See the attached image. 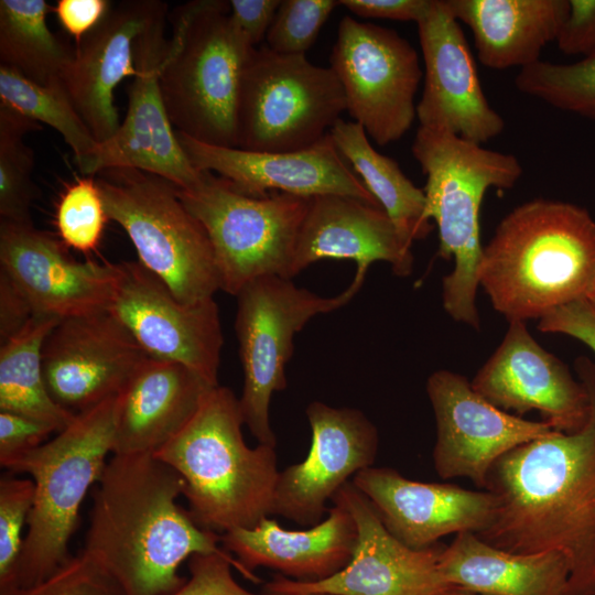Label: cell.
Returning a JSON list of instances; mask_svg holds the SVG:
<instances>
[{
	"label": "cell",
	"instance_id": "cell-1",
	"mask_svg": "<svg viewBox=\"0 0 595 595\" xmlns=\"http://www.w3.org/2000/svg\"><path fill=\"white\" fill-rule=\"evenodd\" d=\"M574 369L589 399L586 424L501 456L484 489L496 498L495 513L476 534L511 553H562L570 570L563 595H595V361L580 356Z\"/></svg>",
	"mask_w": 595,
	"mask_h": 595
},
{
	"label": "cell",
	"instance_id": "cell-2",
	"mask_svg": "<svg viewBox=\"0 0 595 595\" xmlns=\"http://www.w3.org/2000/svg\"><path fill=\"white\" fill-rule=\"evenodd\" d=\"M184 480L153 454L116 455L91 494L83 551L123 595H171L186 577L181 564L197 553H228L220 534L201 528L176 499Z\"/></svg>",
	"mask_w": 595,
	"mask_h": 595
},
{
	"label": "cell",
	"instance_id": "cell-3",
	"mask_svg": "<svg viewBox=\"0 0 595 595\" xmlns=\"http://www.w3.org/2000/svg\"><path fill=\"white\" fill-rule=\"evenodd\" d=\"M478 281L509 322L540 320L585 299L595 283V219L555 199L515 207L483 247Z\"/></svg>",
	"mask_w": 595,
	"mask_h": 595
},
{
	"label": "cell",
	"instance_id": "cell-4",
	"mask_svg": "<svg viewBox=\"0 0 595 595\" xmlns=\"http://www.w3.org/2000/svg\"><path fill=\"white\" fill-rule=\"evenodd\" d=\"M239 398L214 387L186 426L153 455L184 480L188 511L203 529L253 528L271 515L279 477L273 446L249 447Z\"/></svg>",
	"mask_w": 595,
	"mask_h": 595
},
{
	"label": "cell",
	"instance_id": "cell-5",
	"mask_svg": "<svg viewBox=\"0 0 595 595\" xmlns=\"http://www.w3.org/2000/svg\"><path fill=\"white\" fill-rule=\"evenodd\" d=\"M411 151L426 176L425 212L439 230L437 253L454 260L442 282L443 307L455 322L479 328L482 203L489 188H512L523 173L522 165L510 153L423 127L416 130Z\"/></svg>",
	"mask_w": 595,
	"mask_h": 595
},
{
	"label": "cell",
	"instance_id": "cell-6",
	"mask_svg": "<svg viewBox=\"0 0 595 595\" xmlns=\"http://www.w3.org/2000/svg\"><path fill=\"white\" fill-rule=\"evenodd\" d=\"M229 1L195 0L173 9L160 89L173 128L203 143L237 148V104L253 46L234 26Z\"/></svg>",
	"mask_w": 595,
	"mask_h": 595
},
{
	"label": "cell",
	"instance_id": "cell-7",
	"mask_svg": "<svg viewBox=\"0 0 595 595\" xmlns=\"http://www.w3.org/2000/svg\"><path fill=\"white\" fill-rule=\"evenodd\" d=\"M117 396L76 414L57 435L23 454L0 461L35 486L19 569L20 591L52 575L73 555L69 541L80 505L112 454Z\"/></svg>",
	"mask_w": 595,
	"mask_h": 595
},
{
	"label": "cell",
	"instance_id": "cell-8",
	"mask_svg": "<svg viewBox=\"0 0 595 595\" xmlns=\"http://www.w3.org/2000/svg\"><path fill=\"white\" fill-rule=\"evenodd\" d=\"M94 176L108 218L123 228L139 262L180 302L195 303L221 290L207 231L173 183L128 167L102 170Z\"/></svg>",
	"mask_w": 595,
	"mask_h": 595
},
{
	"label": "cell",
	"instance_id": "cell-9",
	"mask_svg": "<svg viewBox=\"0 0 595 595\" xmlns=\"http://www.w3.org/2000/svg\"><path fill=\"white\" fill-rule=\"evenodd\" d=\"M346 110L343 87L328 67L305 55H284L267 45L249 53L239 87L237 148L289 152L322 140Z\"/></svg>",
	"mask_w": 595,
	"mask_h": 595
},
{
	"label": "cell",
	"instance_id": "cell-10",
	"mask_svg": "<svg viewBox=\"0 0 595 595\" xmlns=\"http://www.w3.org/2000/svg\"><path fill=\"white\" fill-rule=\"evenodd\" d=\"M176 191L207 231L223 291L236 296L246 284L266 275L292 279L309 197L281 192L250 196L212 172H203L195 187Z\"/></svg>",
	"mask_w": 595,
	"mask_h": 595
},
{
	"label": "cell",
	"instance_id": "cell-11",
	"mask_svg": "<svg viewBox=\"0 0 595 595\" xmlns=\"http://www.w3.org/2000/svg\"><path fill=\"white\" fill-rule=\"evenodd\" d=\"M367 271L357 267L350 285L331 298L278 275L257 278L236 295L235 331L244 371L239 405L244 423L259 444L275 447L270 403L273 392L288 386L285 365L294 349V335L312 317L346 305L360 290Z\"/></svg>",
	"mask_w": 595,
	"mask_h": 595
},
{
	"label": "cell",
	"instance_id": "cell-12",
	"mask_svg": "<svg viewBox=\"0 0 595 595\" xmlns=\"http://www.w3.org/2000/svg\"><path fill=\"white\" fill-rule=\"evenodd\" d=\"M329 62L343 87L346 110L377 144L398 141L410 130L423 71L407 39L392 29L345 15Z\"/></svg>",
	"mask_w": 595,
	"mask_h": 595
},
{
	"label": "cell",
	"instance_id": "cell-13",
	"mask_svg": "<svg viewBox=\"0 0 595 595\" xmlns=\"http://www.w3.org/2000/svg\"><path fill=\"white\" fill-rule=\"evenodd\" d=\"M167 4L137 36L133 45L136 73L128 89V109L115 134L97 143L78 166L86 176L107 169H138L155 174L181 190L201 183L197 171L182 149L165 110L160 89V67L167 47Z\"/></svg>",
	"mask_w": 595,
	"mask_h": 595
},
{
	"label": "cell",
	"instance_id": "cell-14",
	"mask_svg": "<svg viewBox=\"0 0 595 595\" xmlns=\"http://www.w3.org/2000/svg\"><path fill=\"white\" fill-rule=\"evenodd\" d=\"M356 522L358 539L350 562L318 582H299L275 574L262 591L274 595H439L452 587L439 566L444 547L412 549L393 537L369 499L351 482L333 497Z\"/></svg>",
	"mask_w": 595,
	"mask_h": 595
},
{
	"label": "cell",
	"instance_id": "cell-15",
	"mask_svg": "<svg viewBox=\"0 0 595 595\" xmlns=\"http://www.w3.org/2000/svg\"><path fill=\"white\" fill-rule=\"evenodd\" d=\"M119 267L110 310L148 356L182 364L218 386L224 337L214 298L182 303L139 261L120 262Z\"/></svg>",
	"mask_w": 595,
	"mask_h": 595
},
{
	"label": "cell",
	"instance_id": "cell-16",
	"mask_svg": "<svg viewBox=\"0 0 595 595\" xmlns=\"http://www.w3.org/2000/svg\"><path fill=\"white\" fill-rule=\"evenodd\" d=\"M436 441L435 472L442 479L468 478L485 489L493 465L511 450L555 431L506 412L477 393L464 376L441 369L426 381Z\"/></svg>",
	"mask_w": 595,
	"mask_h": 595
},
{
	"label": "cell",
	"instance_id": "cell-17",
	"mask_svg": "<svg viewBox=\"0 0 595 595\" xmlns=\"http://www.w3.org/2000/svg\"><path fill=\"white\" fill-rule=\"evenodd\" d=\"M148 358L110 307L61 320L42 348L47 390L75 414L117 396Z\"/></svg>",
	"mask_w": 595,
	"mask_h": 595
},
{
	"label": "cell",
	"instance_id": "cell-18",
	"mask_svg": "<svg viewBox=\"0 0 595 595\" xmlns=\"http://www.w3.org/2000/svg\"><path fill=\"white\" fill-rule=\"evenodd\" d=\"M423 58V90L416 104L420 127L443 130L483 144L505 129L489 105L461 23L446 0H431L416 23Z\"/></svg>",
	"mask_w": 595,
	"mask_h": 595
},
{
	"label": "cell",
	"instance_id": "cell-19",
	"mask_svg": "<svg viewBox=\"0 0 595 595\" xmlns=\"http://www.w3.org/2000/svg\"><path fill=\"white\" fill-rule=\"evenodd\" d=\"M305 413L312 431L309 454L279 473L271 515L312 527L323 520L327 501L349 478L374 465L379 437L358 409L313 401Z\"/></svg>",
	"mask_w": 595,
	"mask_h": 595
},
{
	"label": "cell",
	"instance_id": "cell-20",
	"mask_svg": "<svg viewBox=\"0 0 595 595\" xmlns=\"http://www.w3.org/2000/svg\"><path fill=\"white\" fill-rule=\"evenodd\" d=\"M473 389L495 407L522 415L538 411L553 430L574 433L589 416L584 385L569 367L544 349L526 322H509L494 354L470 381Z\"/></svg>",
	"mask_w": 595,
	"mask_h": 595
},
{
	"label": "cell",
	"instance_id": "cell-21",
	"mask_svg": "<svg viewBox=\"0 0 595 595\" xmlns=\"http://www.w3.org/2000/svg\"><path fill=\"white\" fill-rule=\"evenodd\" d=\"M0 270L19 288L35 315L61 320L111 306L119 263L78 262L33 224L0 221Z\"/></svg>",
	"mask_w": 595,
	"mask_h": 595
},
{
	"label": "cell",
	"instance_id": "cell-22",
	"mask_svg": "<svg viewBox=\"0 0 595 595\" xmlns=\"http://www.w3.org/2000/svg\"><path fill=\"white\" fill-rule=\"evenodd\" d=\"M176 136L197 171L217 173L244 194L266 196L281 192L301 197L335 194L380 207L346 164L329 133L310 148L289 152L248 151L203 143L178 131Z\"/></svg>",
	"mask_w": 595,
	"mask_h": 595
},
{
	"label": "cell",
	"instance_id": "cell-23",
	"mask_svg": "<svg viewBox=\"0 0 595 595\" xmlns=\"http://www.w3.org/2000/svg\"><path fill=\"white\" fill-rule=\"evenodd\" d=\"M350 482L369 499L388 531L416 550L447 534L478 533L496 509V498L487 490L416 482L389 467L364 468Z\"/></svg>",
	"mask_w": 595,
	"mask_h": 595
},
{
	"label": "cell",
	"instance_id": "cell-24",
	"mask_svg": "<svg viewBox=\"0 0 595 595\" xmlns=\"http://www.w3.org/2000/svg\"><path fill=\"white\" fill-rule=\"evenodd\" d=\"M162 4L156 0L111 4L102 20L76 43L61 80L98 143L111 138L120 126L115 88L134 76V41Z\"/></svg>",
	"mask_w": 595,
	"mask_h": 595
},
{
	"label": "cell",
	"instance_id": "cell-25",
	"mask_svg": "<svg viewBox=\"0 0 595 595\" xmlns=\"http://www.w3.org/2000/svg\"><path fill=\"white\" fill-rule=\"evenodd\" d=\"M325 258L350 259L366 269L386 261L399 277L409 275L413 268L411 248L381 207L335 194L309 197L291 278Z\"/></svg>",
	"mask_w": 595,
	"mask_h": 595
},
{
	"label": "cell",
	"instance_id": "cell-26",
	"mask_svg": "<svg viewBox=\"0 0 595 595\" xmlns=\"http://www.w3.org/2000/svg\"><path fill=\"white\" fill-rule=\"evenodd\" d=\"M358 539L354 517L333 500L327 517L304 530H285L263 518L253 528L220 534V545L250 572L269 567L299 582H318L343 570L351 560Z\"/></svg>",
	"mask_w": 595,
	"mask_h": 595
},
{
	"label": "cell",
	"instance_id": "cell-27",
	"mask_svg": "<svg viewBox=\"0 0 595 595\" xmlns=\"http://www.w3.org/2000/svg\"><path fill=\"white\" fill-rule=\"evenodd\" d=\"M214 387L182 364L149 357L118 393L112 454H154L186 426Z\"/></svg>",
	"mask_w": 595,
	"mask_h": 595
},
{
	"label": "cell",
	"instance_id": "cell-28",
	"mask_svg": "<svg viewBox=\"0 0 595 595\" xmlns=\"http://www.w3.org/2000/svg\"><path fill=\"white\" fill-rule=\"evenodd\" d=\"M470 30L479 62L491 69L528 67L556 42L570 0H446Z\"/></svg>",
	"mask_w": 595,
	"mask_h": 595
},
{
	"label": "cell",
	"instance_id": "cell-29",
	"mask_svg": "<svg viewBox=\"0 0 595 595\" xmlns=\"http://www.w3.org/2000/svg\"><path fill=\"white\" fill-rule=\"evenodd\" d=\"M439 566L451 586L482 595H563L570 574L558 551L511 553L474 532L456 534Z\"/></svg>",
	"mask_w": 595,
	"mask_h": 595
},
{
	"label": "cell",
	"instance_id": "cell-30",
	"mask_svg": "<svg viewBox=\"0 0 595 595\" xmlns=\"http://www.w3.org/2000/svg\"><path fill=\"white\" fill-rule=\"evenodd\" d=\"M329 134L403 242L411 248L415 240L424 239L433 229L425 212L424 191L405 176L397 161L374 149L359 123L339 119Z\"/></svg>",
	"mask_w": 595,
	"mask_h": 595
},
{
	"label": "cell",
	"instance_id": "cell-31",
	"mask_svg": "<svg viewBox=\"0 0 595 595\" xmlns=\"http://www.w3.org/2000/svg\"><path fill=\"white\" fill-rule=\"evenodd\" d=\"M60 321L58 317L34 315L0 347V411L45 422L57 433L76 416L54 401L43 372V344Z\"/></svg>",
	"mask_w": 595,
	"mask_h": 595
},
{
	"label": "cell",
	"instance_id": "cell-32",
	"mask_svg": "<svg viewBox=\"0 0 595 595\" xmlns=\"http://www.w3.org/2000/svg\"><path fill=\"white\" fill-rule=\"evenodd\" d=\"M50 11L45 0L0 1V65L40 85L62 82L74 56V50L50 30Z\"/></svg>",
	"mask_w": 595,
	"mask_h": 595
},
{
	"label": "cell",
	"instance_id": "cell-33",
	"mask_svg": "<svg viewBox=\"0 0 595 595\" xmlns=\"http://www.w3.org/2000/svg\"><path fill=\"white\" fill-rule=\"evenodd\" d=\"M0 104L55 129L72 149L77 166L90 156L98 143L76 111L62 82L40 85L0 65Z\"/></svg>",
	"mask_w": 595,
	"mask_h": 595
},
{
	"label": "cell",
	"instance_id": "cell-34",
	"mask_svg": "<svg viewBox=\"0 0 595 595\" xmlns=\"http://www.w3.org/2000/svg\"><path fill=\"white\" fill-rule=\"evenodd\" d=\"M40 123L0 104V217L33 224L31 207L39 196L33 182L34 154L23 138Z\"/></svg>",
	"mask_w": 595,
	"mask_h": 595
},
{
	"label": "cell",
	"instance_id": "cell-35",
	"mask_svg": "<svg viewBox=\"0 0 595 595\" xmlns=\"http://www.w3.org/2000/svg\"><path fill=\"white\" fill-rule=\"evenodd\" d=\"M515 86L553 108L595 120V53L569 64L539 61L519 71Z\"/></svg>",
	"mask_w": 595,
	"mask_h": 595
},
{
	"label": "cell",
	"instance_id": "cell-36",
	"mask_svg": "<svg viewBox=\"0 0 595 595\" xmlns=\"http://www.w3.org/2000/svg\"><path fill=\"white\" fill-rule=\"evenodd\" d=\"M33 479L2 476L0 479V595L19 591V569L24 526L33 506Z\"/></svg>",
	"mask_w": 595,
	"mask_h": 595
},
{
	"label": "cell",
	"instance_id": "cell-37",
	"mask_svg": "<svg viewBox=\"0 0 595 595\" xmlns=\"http://www.w3.org/2000/svg\"><path fill=\"white\" fill-rule=\"evenodd\" d=\"M56 227L63 242L80 252L97 248L108 218L95 176L68 185L56 207Z\"/></svg>",
	"mask_w": 595,
	"mask_h": 595
},
{
	"label": "cell",
	"instance_id": "cell-38",
	"mask_svg": "<svg viewBox=\"0 0 595 595\" xmlns=\"http://www.w3.org/2000/svg\"><path fill=\"white\" fill-rule=\"evenodd\" d=\"M337 6L335 0H281L266 35L267 46L279 54L305 55Z\"/></svg>",
	"mask_w": 595,
	"mask_h": 595
},
{
	"label": "cell",
	"instance_id": "cell-39",
	"mask_svg": "<svg viewBox=\"0 0 595 595\" xmlns=\"http://www.w3.org/2000/svg\"><path fill=\"white\" fill-rule=\"evenodd\" d=\"M15 595H123L115 580L85 551L42 582Z\"/></svg>",
	"mask_w": 595,
	"mask_h": 595
},
{
	"label": "cell",
	"instance_id": "cell-40",
	"mask_svg": "<svg viewBox=\"0 0 595 595\" xmlns=\"http://www.w3.org/2000/svg\"><path fill=\"white\" fill-rule=\"evenodd\" d=\"M187 561L190 577L171 595H274L241 586L232 575V567L253 583H259L260 578L230 553H197Z\"/></svg>",
	"mask_w": 595,
	"mask_h": 595
},
{
	"label": "cell",
	"instance_id": "cell-41",
	"mask_svg": "<svg viewBox=\"0 0 595 595\" xmlns=\"http://www.w3.org/2000/svg\"><path fill=\"white\" fill-rule=\"evenodd\" d=\"M54 426L9 411H0V461L29 452L46 442Z\"/></svg>",
	"mask_w": 595,
	"mask_h": 595
},
{
	"label": "cell",
	"instance_id": "cell-42",
	"mask_svg": "<svg viewBox=\"0 0 595 595\" xmlns=\"http://www.w3.org/2000/svg\"><path fill=\"white\" fill-rule=\"evenodd\" d=\"M538 329L576 338L595 354V309L585 299L551 311L539 320Z\"/></svg>",
	"mask_w": 595,
	"mask_h": 595
},
{
	"label": "cell",
	"instance_id": "cell-43",
	"mask_svg": "<svg viewBox=\"0 0 595 595\" xmlns=\"http://www.w3.org/2000/svg\"><path fill=\"white\" fill-rule=\"evenodd\" d=\"M556 44L569 55L584 57L595 53V0H570V12Z\"/></svg>",
	"mask_w": 595,
	"mask_h": 595
},
{
	"label": "cell",
	"instance_id": "cell-44",
	"mask_svg": "<svg viewBox=\"0 0 595 595\" xmlns=\"http://www.w3.org/2000/svg\"><path fill=\"white\" fill-rule=\"evenodd\" d=\"M281 0H230L229 18L248 43L256 47L266 39Z\"/></svg>",
	"mask_w": 595,
	"mask_h": 595
},
{
	"label": "cell",
	"instance_id": "cell-45",
	"mask_svg": "<svg viewBox=\"0 0 595 595\" xmlns=\"http://www.w3.org/2000/svg\"><path fill=\"white\" fill-rule=\"evenodd\" d=\"M111 4L108 0H58L53 12L63 29L78 43L102 20Z\"/></svg>",
	"mask_w": 595,
	"mask_h": 595
},
{
	"label": "cell",
	"instance_id": "cell-46",
	"mask_svg": "<svg viewBox=\"0 0 595 595\" xmlns=\"http://www.w3.org/2000/svg\"><path fill=\"white\" fill-rule=\"evenodd\" d=\"M431 0H339V6L361 18L413 21L426 13Z\"/></svg>",
	"mask_w": 595,
	"mask_h": 595
},
{
	"label": "cell",
	"instance_id": "cell-47",
	"mask_svg": "<svg viewBox=\"0 0 595 595\" xmlns=\"http://www.w3.org/2000/svg\"><path fill=\"white\" fill-rule=\"evenodd\" d=\"M34 312L14 282L0 270V340L17 334L34 316Z\"/></svg>",
	"mask_w": 595,
	"mask_h": 595
},
{
	"label": "cell",
	"instance_id": "cell-48",
	"mask_svg": "<svg viewBox=\"0 0 595 595\" xmlns=\"http://www.w3.org/2000/svg\"><path fill=\"white\" fill-rule=\"evenodd\" d=\"M439 595H482V594L468 592V591L452 586Z\"/></svg>",
	"mask_w": 595,
	"mask_h": 595
},
{
	"label": "cell",
	"instance_id": "cell-49",
	"mask_svg": "<svg viewBox=\"0 0 595 595\" xmlns=\"http://www.w3.org/2000/svg\"><path fill=\"white\" fill-rule=\"evenodd\" d=\"M585 300H587L589 302V304L595 309V283L593 284V286L588 291Z\"/></svg>",
	"mask_w": 595,
	"mask_h": 595
},
{
	"label": "cell",
	"instance_id": "cell-50",
	"mask_svg": "<svg viewBox=\"0 0 595 595\" xmlns=\"http://www.w3.org/2000/svg\"><path fill=\"white\" fill-rule=\"evenodd\" d=\"M301 595H335V594H328V593H306Z\"/></svg>",
	"mask_w": 595,
	"mask_h": 595
}]
</instances>
